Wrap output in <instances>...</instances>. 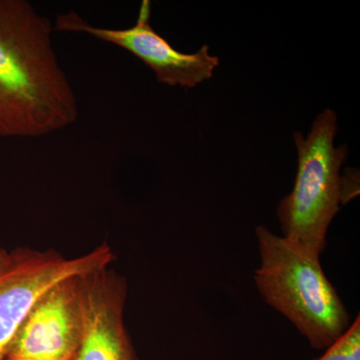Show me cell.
<instances>
[{"label":"cell","instance_id":"6da1fadb","mask_svg":"<svg viewBox=\"0 0 360 360\" xmlns=\"http://www.w3.org/2000/svg\"><path fill=\"white\" fill-rule=\"evenodd\" d=\"M53 32L26 0H0V137H41L77 122V96Z\"/></svg>","mask_w":360,"mask_h":360},{"label":"cell","instance_id":"7a4b0ae2","mask_svg":"<svg viewBox=\"0 0 360 360\" xmlns=\"http://www.w3.org/2000/svg\"><path fill=\"white\" fill-rule=\"evenodd\" d=\"M260 265L253 281L265 303L283 314L315 350L328 349L352 326L319 255L264 225L255 229Z\"/></svg>","mask_w":360,"mask_h":360},{"label":"cell","instance_id":"3957f363","mask_svg":"<svg viewBox=\"0 0 360 360\" xmlns=\"http://www.w3.org/2000/svg\"><path fill=\"white\" fill-rule=\"evenodd\" d=\"M338 118L333 110L316 116L307 139L295 132L297 172L291 193L277 206L284 238L321 257L329 225L342 205V175L347 146L336 148Z\"/></svg>","mask_w":360,"mask_h":360},{"label":"cell","instance_id":"277c9868","mask_svg":"<svg viewBox=\"0 0 360 360\" xmlns=\"http://www.w3.org/2000/svg\"><path fill=\"white\" fill-rule=\"evenodd\" d=\"M115 258L106 243L75 258L51 250H14L13 262L0 272V360H6L23 319L45 291L70 277L110 266Z\"/></svg>","mask_w":360,"mask_h":360},{"label":"cell","instance_id":"5b68a950","mask_svg":"<svg viewBox=\"0 0 360 360\" xmlns=\"http://www.w3.org/2000/svg\"><path fill=\"white\" fill-rule=\"evenodd\" d=\"M150 15V1L143 0L136 22L130 27L122 30L96 27L86 22L75 11H70L58 14L53 30L86 33L94 39L116 45L141 59L155 72L160 84L193 89L210 79L219 65V58L210 53V46L202 45L200 51L193 53L176 51L151 26Z\"/></svg>","mask_w":360,"mask_h":360},{"label":"cell","instance_id":"8992f818","mask_svg":"<svg viewBox=\"0 0 360 360\" xmlns=\"http://www.w3.org/2000/svg\"><path fill=\"white\" fill-rule=\"evenodd\" d=\"M79 276L61 281L40 296L23 319L6 360L75 359L84 335Z\"/></svg>","mask_w":360,"mask_h":360},{"label":"cell","instance_id":"52a82bcc","mask_svg":"<svg viewBox=\"0 0 360 360\" xmlns=\"http://www.w3.org/2000/svg\"><path fill=\"white\" fill-rule=\"evenodd\" d=\"M84 335L73 360H141L124 323L127 283L110 266L79 276Z\"/></svg>","mask_w":360,"mask_h":360},{"label":"cell","instance_id":"ba28073f","mask_svg":"<svg viewBox=\"0 0 360 360\" xmlns=\"http://www.w3.org/2000/svg\"><path fill=\"white\" fill-rule=\"evenodd\" d=\"M316 360H360V319L352 321L345 335Z\"/></svg>","mask_w":360,"mask_h":360},{"label":"cell","instance_id":"9c48e42d","mask_svg":"<svg viewBox=\"0 0 360 360\" xmlns=\"http://www.w3.org/2000/svg\"><path fill=\"white\" fill-rule=\"evenodd\" d=\"M14 258V250L7 251L4 248H0V272L13 262Z\"/></svg>","mask_w":360,"mask_h":360}]
</instances>
